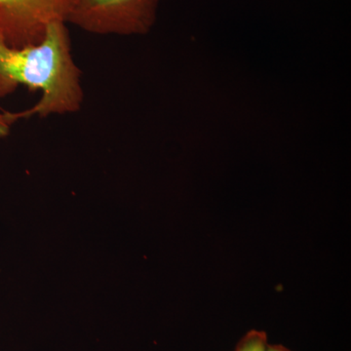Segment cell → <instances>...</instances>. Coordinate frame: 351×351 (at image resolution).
<instances>
[{
    "instance_id": "277c9868",
    "label": "cell",
    "mask_w": 351,
    "mask_h": 351,
    "mask_svg": "<svg viewBox=\"0 0 351 351\" xmlns=\"http://www.w3.org/2000/svg\"><path fill=\"white\" fill-rule=\"evenodd\" d=\"M267 336L263 331L252 330L240 339L234 351H267Z\"/></svg>"
},
{
    "instance_id": "8992f818",
    "label": "cell",
    "mask_w": 351,
    "mask_h": 351,
    "mask_svg": "<svg viewBox=\"0 0 351 351\" xmlns=\"http://www.w3.org/2000/svg\"><path fill=\"white\" fill-rule=\"evenodd\" d=\"M267 351H292L288 350L285 346L280 345H269L267 346Z\"/></svg>"
},
{
    "instance_id": "7a4b0ae2",
    "label": "cell",
    "mask_w": 351,
    "mask_h": 351,
    "mask_svg": "<svg viewBox=\"0 0 351 351\" xmlns=\"http://www.w3.org/2000/svg\"><path fill=\"white\" fill-rule=\"evenodd\" d=\"M160 0H76L66 23L99 36L151 31Z\"/></svg>"
},
{
    "instance_id": "5b68a950",
    "label": "cell",
    "mask_w": 351,
    "mask_h": 351,
    "mask_svg": "<svg viewBox=\"0 0 351 351\" xmlns=\"http://www.w3.org/2000/svg\"><path fill=\"white\" fill-rule=\"evenodd\" d=\"M18 121L16 112L0 110V138L6 137L11 131V127Z\"/></svg>"
},
{
    "instance_id": "6da1fadb",
    "label": "cell",
    "mask_w": 351,
    "mask_h": 351,
    "mask_svg": "<svg viewBox=\"0 0 351 351\" xmlns=\"http://www.w3.org/2000/svg\"><path fill=\"white\" fill-rule=\"evenodd\" d=\"M82 78L66 23H52L34 45L11 47L0 39V98L21 85L41 91L34 107L16 112L18 120L80 112L84 101Z\"/></svg>"
},
{
    "instance_id": "3957f363",
    "label": "cell",
    "mask_w": 351,
    "mask_h": 351,
    "mask_svg": "<svg viewBox=\"0 0 351 351\" xmlns=\"http://www.w3.org/2000/svg\"><path fill=\"white\" fill-rule=\"evenodd\" d=\"M76 0H0V39L11 47L43 40L52 23H66Z\"/></svg>"
}]
</instances>
